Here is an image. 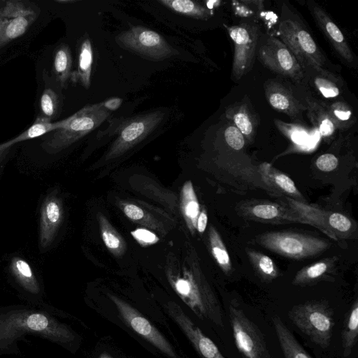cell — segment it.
<instances>
[{
	"mask_svg": "<svg viewBox=\"0 0 358 358\" xmlns=\"http://www.w3.org/2000/svg\"><path fill=\"white\" fill-rule=\"evenodd\" d=\"M24 334L41 336L60 343L75 339L70 329L46 313L16 310L0 315V348Z\"/></svg>",
	"mask_w": 358,
	"mask_h": 358,
	"instance_id": "obj_2",
	"label": "cell"
},
{
	"mask_svg": "<svg viewBox=\"0 0 358 358\" xmlns=\"http://www.w3.org/2000/svg\"><path fill=\"white\" fill-rule=\"evenodd\" d=\"M208 223V214L205 208H203L199 213L196 221V231L202 234L207 227Z\"/></svg>",
	"mask_w": 358,
	"mask_h": 358,
	"instance_id": "obj_43",
	"label": "cell"
},
{
	"mask_svg": "<svg viewBox=\"0 0 358 358\" xmlns=\"http://www.w3.org/2000/svg\"><path fill=\"white\" fill-rule=\"evenodd\" d=\"M337 129H345L352 126L355 117L351 107L343 101H336L325 106Z\"/></svg>",
	"mask_w": 358,
	"mask_h": 358,
	"instance_id": "obj_36",
	"label": "cell"
},
{
	"mask_svg": "<svg viewBox=\"0 0 358 358\" xmlns=\"http://www.w3.org/2000/svg\"><path fill=\"white\" fill-rule=\"evenodd\" d=\"M99 358H113V357L106 353H102L100 355Z\"/></svg>",
	"mask_w": 358,
	"mask_h": 358,
	"instance_id": "obj_47",
	"label": "cell"
},
{
	"mask_svg": "<svg viewBox=\"0 0 358 358\" xmlns=\"http://www.w3.org/2000/svg\"><path fill=\"white\" fill-rule=\"evenodd\" d=\"M40 107L43 118L51 120L53 119L58 109V98L52 89H46L41 94Z\"/></svg>",
	"mask_w": 358,
	"mask_h": 358,
	"instance_id": "obj_37",
	"label": "cell"
},
{
	"mask_svg": "<svg viewBox=\"0 0 358 358\" xmlns=\"http://www.w3.org/2000/svg\"><path fill=\"white\" fill-rule=\"evenodd\" d=\"M67 122V118L57 122H52L43 117L36 118L32 125L22 134L10 139L8 141L0 144V156L14 144L27 140L33 139L57 129L63 128Z\"/></svg>",
	"mask_w": 358,
	"mask_h": 358,
	"instance_id": "obj_25",
	"label": "cell"
},
{
	"mask_svg": "<svg viewBox=\"0 0 358 358\" xmlns=\"http://www.w3.org/2000/svg\"><path fill=\"white\" fill-rule=\"evenodd\" d=\"M229 316L236 348L244 358H273L261 330L241 308L230 304Z\"/></svg>",
	"mask_w": 358,
	"mask_h": 358,
	"instance_id": "obj_8",
	"label": "cell"
},
{
	"mask_svg": "<svg viewBox=\"0 0 358 358\" xmlns=\"http://www.w3.org/2000/svg\"><path fill=\"white\" fill-rule=\"evenodd\" d=\"M237 211L245 219L262 223L305 224L292 210L281 203L249 200L239 203Z\"/></svg>",
	"mask_w": 358,
	"mask_h": 358,
	"instance_id": "obj_14",
	"label": "cell"
},
{
	"mask_svg": "<svg viewBox=\"0 0 358 358\" xmlns=\"http://www.w3.org/2000/svg\"><path fill=\"white\" fill-rule=\"evenodd\" d=\"M225 27L234 45L232 75L238 80L250 71L253 64L258 28L246 23Z\"/></svg>",
	"mask_w": 358,
	"mask_h": 358,
	"instance_id": "obj_13",
	"label": "cell"
},
{
	"mask_svg": "<svg viewBox=\"0 0 358 358\" xmlns=\"http://www.w3.org/2000/svg\"><path fill=\"white\" fill-rule=\"evenodd\" d=\"M71 64L72 59L69 48L66 45H61L55 54L53 68L62 85H64L70 78Z\"/></svg>",
	"mask_w": 358,
	"mask_h": 358,
	"instance_id": "obj_35",
	"label": "cell"
},
{
	"mask_svg": "<svg viewBox=\"0 0 358 358\" xmlns=\"http://www.w3.org/2000/svg\"><path fill=\"white\" fill-rule=\"evenodd\" d=\"M358 336V301L356 299L352 304L345 320L342 337L343 355L348 357L357 344Z\"/></svg>",
	"mask_w": 358,
	"mask_h": 358,
	"instance_id": "obj_29",
	"label": "cell"
},
{
	"mask_svg": "<svg viewBox=\"0 0 358 358\" xmlns=\"http://www.w3.org/2000/svg\"><path fill=\"white\" fill-rule=\"evenodd\" d=\"M108 296L115 305L122 317L134 331L169 357L176 358L172 345L149 320L117 296L113 294H108Z\"/></svg>",
	"mask_w": 358,
	"mask_h": 358,
	"instance_id": "obj_15",
	"label": "cell"
},
{
	"mask_svg": "<svg viewBox=\"0 0 358 358\" xmlns=\"http://www.w3.org/2000/svg\"><path fill=\"white\" fill-rule=\"evenodd\" d=\"M122 209L124 215L133 221H138L144 217L143 210L134 203H124Z\"/></svg>",
	"mask_w": 358,
	"mask_h": 358,
	"instance_id": "obj_42",
	"label": "cell"
},
{
	"mask_svg": "<svg viewBox=\"0 0 358 358\" xmlns=\"http://www.w3.org/2000/svg\"><path fill=\"white\" fill-rule=\"evenodd\" d=\"M261 62L273 72L300 82L302 66L289 48L280 40L269 37L259 49Z\"/></svg>",
	"mask_w": 358,
	"mask_h": 358,
	"instance_id": "obj_12",
	"label": "cell"
},
{
	"mask_svg": "<svg viewBox=\"0 0 358 358\" xmlns=\"http://www.w3.org/2000/svg\"><path fill=\"white\" fill-rule=\"evenodd\" d=\"M166 310L201 358H225L214 342L202 332L178 304L169 302Z\"/></svg>",
	"mask_w": 358,
	"mask_h": 358,
	"instance_id": "obj_16",
	"label": "cell"
},
{
	"mask_svg": "<svg viewBox=\"0 0 358 358\" xmlns=\"http://www.w3.org/2000/svg\"><path fill=\"white\" fill-rule=\"evenodd\" d=\"M257 243L279 255L303 259L316 256L327 250L329 243L310 235L293 231H269L256 238Z\"/></svg>",
	"mask_w": 358,
	"mask_h": 358,
	"instance_id": "obj_6",
	"label": "cell"
},
{
	"mask_svg": "<svg viewBox=\"0 0 358 358\" xmlns=\"http://www.w3.org/2000/svg\"><path fill=\"white\" fill-rule=\"evenodd\" d=\"M122 103V99L114 97L103 102V106L108 111H113L117 110L121 106Z\"/></svg>",
	"mask_w": 358,
	"mask_h": 358,
	"instance_id": "obj_44",
	"label": "cell"
},
{
	"mask_svg": "<svg viewBox=\"0 0 358 358\" xmlns=\"http://www.w3.org/2000/svg\"><path fill=\"white\" fill-rule=\"evenodd\" d=\"M97 218L101 236L106 247L116 257L124 255L127 249L124 240L103 214L99 213Z\"/></svg>",
	"mask_w": 358,
	"mask_h": 358,
	"instance_id": "obj_28",
	"label": "cell"
},
{
	"mask_svg": "<svg viewBox=\"0 0 358 358\" xmlns=\"http://www.w3.org/2000/svg\"><path fill=\"white\" fill-rule=\"evenodd\" d=\"M278 200L292 210L306 224L317 228L335 241L350 237L356 229L353 221L341 213L327 210L287 196H279Z\"/></svg>",
	"mask_w": 358,
	"mask_h": 358,
	"instance_id": "obj_5",
	"label": "cell"
},
{
	"mask_svg": "<svg viewBox=\"0 0 358 358\" xmlns=\"http://www.w3.org/2000/svg\"><path fill=\"white\" fill-rule=\"evenodd\" d=\"M337 78L319 75L314 78V85L320 93L325 98H335L340 94V89L336 83Z\"/></svg>",
	"mask_w": 358,
	"mask_h": 358,
	"instance_id": "obj_38",
	"label": "cell"
},
{
	"mask_svg": "<svg viewBox=\"0 0 358 358\" xmlns=\"http://www.w3.org/2000/svg\"><path fill=\"white\" fill-rule=\"evenodd\" d=\"M40 9L29 1L8 0L0 2V49L22 36L36 21Z\"/></svg>",
	"mask_w": 358,
	"mask_h": 358,
	"instance_id": "obj_9",
	"label": "cell"
},
{
	"mask_svg": "<svg viewBox=\"0 0 358 358\" xmlns=\"http://www.w3.org/2000/svg\"><path fill=\"white\" fill-rule=\"evenodd\" d=\"M310 12L317 26L336 52L344 60L353 62V54L344 35L329 15L317 5L311 6Z\"/></svg>",
	"mask_w": 358,
	"mask_h": 358,
	"instance_id": "obj_19",
	"label": "cell"
},
{
	"mask_svg": "<svg viewBox=\"0 0 358 358\" xmlns=\"http://www.w3.org/2000/svg\"><path fill=\"white\" fill-rule=\"evenodd\" d=\"M235 5L233 6L234 8V12L239 16H249L252 14L251 10H250L245 4L238 5L236 2L234 1Z\"/></svg>",
	"mask_w": 358,
	"mask_h": 358,
	"instance_id": "obj_45",
	"label": "cell"
},
{
	"mask_svg": "<svg viewBox=\"0 0 358 358\" xmlns=\"http://www.w3.org/2000/svg\"><path fill=\"white\" fill-rule=\"evenodd\" d=\"M336 261L337 257L334 256L302 268L295 275L292 283L295 285L307 286L324 280L333 271Z\"/></svg>",
	"mask_w": 358,
	"mask_h": 358,
	"instance_id": "obj_22",
	"label": "cell"
},
{
	"mask_svg": "<svg viewBox=\"0 0 358 358\" xmlns=\"http://www.w3.org/2000/svg\"><path fill=\"white\" fill-rule=\"evenodd\" d=\"M244 4H255V6H257V8L259 9V10H262L264 8V5H263V1H248V0H246V1H240Z\"/></svg>",
	"mask_w": 358,
	"mask_h": 358,
	"instance_id": "obj_46",
	"label": "cell"
},
{
	"mask_svg": "<svg viewBox=\"0 0 358 358\" xmlns=\"http://www.w3.org/2000/svg\"><path fill=\"white\" fill-rule=\"evenodd\" d=\"M264 87L268 103L276 111L298 120L301 113L306 110V106L300 103L281 83L268 80Z\"/></svg>",
	"mask_w": 358,
	"mask_h": 358,
	"instance_id": "obj_18",
	"label": "cell"
},
{
	"mask_svg": "<svg viewBox=\"0 0 358 358\" xmlns=\"http://www.w3.org/2000/svg\"><path fill=\"white\" fill-rule=\"evenodd\" d=\"M110 115L103 103L87 105L67 117L66 125L52 131L41 144L49 154L57 153L99 127Z\"/></svg>",
	"mask_w": 358,
	"mask_h": 358,
	"instance_id": "obj_3",
	"label": "cell"
},
{
	"mask_svg": "<svg viewBox=\"0 0 358 358\" xmlns=\"http://www.w3.org/2000/svg\"><path fill=\"white\" fill-rule=\"evenodd\" d=\"M208 243L211 254L222 271L227 275L231 273L232 266L229 254L217 229L210 225L208 230Z\"/></svg>",
	"mask_w": 358,
	"mask_h": 358,
	"instance_id": "obj_31",
	"label": "cell"
},
{
	"mask_svg": "<svg viewBox=\"0 0 358 358\" xmlns=\"http://www.w3.org/2000/svg\"><path fill=\"white\" fill-rule=\"evenodd\" d=\"M131 234L143 246L155 244L159 241L155 234L143 228L136 229L131 231Z\"/></svg>",
	"mask_w": 358,
	"mask_h": 358,
	"instance_id": "obj_40",
	"label": "cell"
},
{
	"mask_svg": "<svg viewBox=\"0 0 358 358\" xmlns=\"http://www.w3.org/2000/svg\"><path fill=\"white\" fill-rule=\"evenodd\" d=\"M245 251L252 266L260 278L266 281H271L278 278V268L270 257L249 248Z\"/></svg>",
	"mask_w": 358,
	"mask_h": 358,
	"instance_id": "obj_32",
	"label": "cell"
},
{
	"mask_svg": "<svg viewBox=\"0 0 358 358\" xmlns=\"http://www.w3.org/2000/svg\"><path fill=\"white\" fill-rule=\"evenodd\" d=\"M307 116L310 122L324 139H330L337 128L333 122L325 106L314 99L306 98Z\"/></svg>",
	"mask_w": 358,
	"mask_h": 358,
	"instance_id": "obj_24",
	"label": "cell"
},
{
	"mask_svg": "<svg viewBox=\"0 0 358 358\" xmlns=\"http://www.w3.org/2000/svg\"><path fill=\"white\" fill-rule=\"evenodd\" d=\"M288 316L313 343L322 348L330 345L335 322L333 311L327 303L307 301L293 306Z\"/></svg>",
	"mask_w": 358,
	"mask_h": 358,
	"instance_id": "obj_4",
	"label": "cell"
},
{
	"mask_svg": "<svg viewBox=\"0 0 358 358\" xmlns=\"http://www.w3.org/2000/svg\"><path fill=\"white\" fill-rule=\"evenodd\" d=\"M180 208L186 225L192 234L196 231V221L200 213L199 203L193 185L186 181L181 189Z\"/></svg>",
	"mask_w": 358,
	"mask_h": 358,
	"instance_id": "obj_26",
	"label": "cell"
},
{
	"mask_svg": "<svg viewBox=\"0 0 358 358\" xmlns=\"http://www.w3.org/2000/svg\"><path fill=\"white\" fill-rule=\"evenodd\" d=\"M93 63V51L89 38L85 39L80 48L78 66L71 73L70 78L73 83H79L88 89L90 85V77Z\"/></svg>",
	"mask_w": 358,
	"mask_h": 358,
	"instance_id": "obj_27",
	"label": "cell"
},
{
	"mask_svg": "<svg viewBox=\"0 0 358 358\" xmlns=\"http://www.w3.org/2000/svg\"><path fill=\"white\" fill-rule=\"evenodd\" d=\"M226 116L243 134L245 138L251 141L258 126V117L250 103L243 100L227 107Z\"/></svg>",
	"mask_w": 358,
	"mask_h": 358,
	"instance_id": "obj_21",
	"label": "cell"
},
{
	"mask_svg": "<svg viewBox=\"0 0 358 358\" xmlns=\"http://www.w3.org/2000/svg\"><path fill=\"white\" fill-rule=\"evenodd\" d=\"M338 158L331 153H325L319 156L315 162L317 168L325 172L334 171L338 166Z\"/></svg>",
	"mask_w": 358,
	"mask_h": 358,
	"instance_id": "obj_41",
	"label": "cell"
},
{
	"mask_svg": "<svg viewBox=\"0 0 358 358\" xmlns=\"http://www.w3.org/2000/svg\"><path fill=\"white\" fill-rule=\"evenodd\" d=\"M10 269L20 285L31 294L40 292L38 282L28 262L15 257L11 260Z\"/></svg>",
	"mask_w": 358,
	"mask_h": 358,
	"instance_id": "obj_30",
	"label": "cell"
},
{
	"mask_svg": "<svg viewBox=\"0 0 358 358\" xmlns=\"http://www.w3.org/2000/svg\"><path fill=\"white\" fill-rule=\"evenodd\" d=\"M166 274L173 289L197 317L223 326L220 303L202 273L194 250L182 260L169 256Z\"/></svg>",
	"mask_w": 358,
	"mask_h": 358,
	"instance_id": "obj_1",
	"label": "cell"
},
{
	"mask_svg": "<svg viewBox=\"0 0 358 358\" xmlns=\"http://www.w3.org/2000/svg\"><path fill=\"white\" fill-rule=\"evenodd\" d=\"M169 9L184 15L196 19L207 20L210 17V12L196 1L190 0H160Z\"/></svg>",
	"mask_w": 358,
	"mask_h": 358,
	"instance_id": "obj_33",
	"label": "cell"
},
{
	"mask_svg": "<svg viewBox=\"0 0 358 358\" xmlns=\"http://www.w3.org/2000/svg\"><path fill=\"white\" fill-rule=\"evenodd\" d=\"M274 124L285 137L297 146L307 144L313 136L312 131L299 123H288L275 119Z\"/></svg>",
	"mask_w": 358,
	"mask_h": 358,
	"instance_id": "obj_34",
	"label": "cell"
},
{
	"mask_svg": "<svg viewBox=\"0 0 358 358\" xmlns=\"http://www.w3.org/2000/svg\"><path fill=\"white\" fill-rule=\"evenodd\" d=\"M278 34L301 66H310L323 76H335L323 69V55L310 33L299 22L290 19L282 21Z\"/></svg>",
	"mask_w": 358,
	"mask_h": 358,
	"instance_id": "obj_7",
	"label": "cell"
},
{
	"mask_svg": "<svg viewBox=\"0 0 358 358\" xmlns=\"http://www.w3.org/2000/svg\"><path fill=\"white\" fill-rule=\"evenodd\" d=\"M259 173L263 181L279 196H287L294 200L307 202L294 181L286 174L264 162L259 166Z\"/></svg>",
	"mask_w": 358,
	"mask_h": 358,
	"instance_id": "obj_20",
	"label": "cell"
},
{
	"mask_svg": "<svg viewBox=\"0 0 358 358\" xmlns=\"http://www.w3.org/2000/svg\"><path fill=\"white\" fill-rule=\"evenodd\" d=\"M116 41L122 47L150 59L163 60L178 53L160 34L144 27H133L120 34Z\"/></svg>",
	"mask_w": 358,
	"mask_h": 358,
	"instance_id": "obj_10",
	"label": "cell"
},
{
	"mask_svg": "<svg viewBox=\"0 0 358 358\" xmlns=\"http://www.w3.org/2000/svg\"><path fill=\"white\" fill-rule=\"evenodd\" d=\"M224 139L227 145L234 150H241L245 143V138L234 125L228 126L224 131Z\"/></svg>",
	"mask_w": 358,
	"mask_h": 358,
	"instance_id": "obj_39",
	"label": "cell"
},
{
	"mask_svg": "<svg viewBox=\"0 0 358 358\" xmlns=\"http://www.w3.org/2000/svg\"><path fill=\"white\" fill-rule=\"evenodd\" d=\"M165 113L157 110L137 116L129 121L105 155V160L120 157L143 141L162 121Z\"/></svg>",
	"mask_w": 358,
	"mask_h": 358,
	"instance_id": "obj_11",
	"label": "cell"
},
{
	"mask_svg": "<svg viewBox=\"0 0 358 358\" xmlns=\"http://www.w3.org/2000/svg\"><path fill=\"white\" fill-rule=\"evenodd\" d=\"M272 322L285 358H312L280 317L273 316Z\"/></svg>",
	"mask_w": 358,
	"mask_h": 358,
	"instance_id": "obj_23",
	"label": "cell"
},
{
	"mask_svg": "<svg viewBox=\"0 0 358 358\" xmlns=\"http://www.w3.org/2000/svg\"><path fill=\"white\" fill-rule=\"evenodd\" d=\"M63 205L56 194H48L41 208L38 241L41 251L52 244L63 220Z\"/></svg>",
	"mask_w": 358,
	"mask_h": 358,
	"instance_id": "obj_17",
	"label": "cell"
},
{
	"mask_svg": "<svg viewBox=\"0 0 358 358\" xmlns=\"http://www.w3.org/2000/svg\"><path fill=\"white\" fill-rule=\"evenodd\" d=\"M75 1H57V2H59V3H72V2H74Z\"/></svg>",
	"mask_w": 358,
	"mask_h": 358,
	"instance_id": "obj_48",
	"label": "cell"
}]
</instances>
